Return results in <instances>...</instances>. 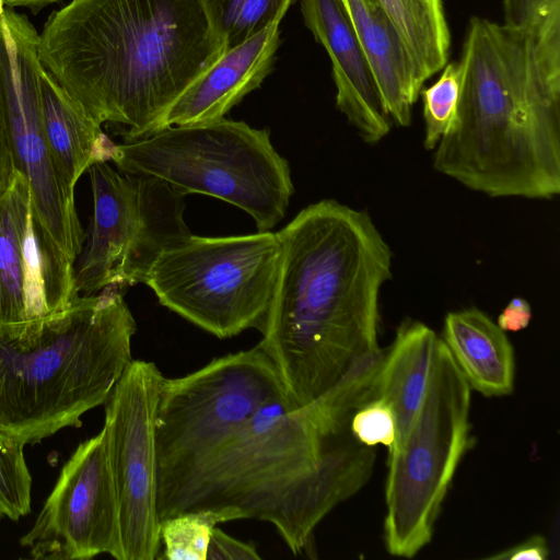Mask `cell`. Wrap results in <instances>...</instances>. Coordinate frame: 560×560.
Here are the masks:
<instances>
[{"label": "cell", "mask_w": 560, "mask_h": 560, "mask_svg": "<svg viewBox=\"0 0 560 560\" xmlns=\"http://www.w3.org/2000/svg\"><path fill=\"white\" fill-rule=\"evenodd\" d=\"M349 429L360 443L390 450L396 441L397 424L393 408L382 398L370 400L352 416Z\"/></svg>", "instance_id": "obj_26"}, {"label": "cell", "mask_w": 560, "mask_h": 560, "mask_svg": "<svg viewBox=\"0 0 560 560\" xmlns=\"http://www.w3.org/2000/svg\"><path fill=\"white\" fill-rule=\"evenodd\" d=\"M532 319V307L523 298H513L498 317L497 325L504 331L525 329Z\"/></svg>", "instance_id": "obj_29"}, {"label": "cell", "mask_w": 560, "mask_h": 560, "mask_svg": "<svg viewBox=\"0 0 560 560\" xmlns=\"http://www.w3.org/2000/svg\"><path fill=\"white\" fill-rule=\"evenodd\" d=\"M110 161L120 172L159 178L183 197L226 201L249 214L260 232L284 218L294 191L289 163L269 131L225 118L116 144Z\"/></svg>", "instance_id": "obj_6"}, {"label": "cell", "mask_w": 560, "mask_h": 560, "mask_svg": "<svg viewBox=\"0 0 560 560\" xmlns=\"http://www.w3.org/2000/svg\"><path fill=\"white\" fill-rule=\"evenodd\" d=\"M225 50L200 0H72L38 39L44 69L125 142L151 136Z\"/></svg>", "instance_id": "obj_2"}, {"label": "cell", "mask_w": 560, "mask_h": 560, "mask_svg": "<svg viewBox=\"0 0 560 560\" xmlns=\"http://www.w3.org/2000/svg\"><path fill=\"white\" fill-rule=\"evenodd\" d=\"M24 446L0 430V518L14 522L31 512L32 477Z\"/></svg>", "instance_id": "obj_25"}, {"label": "cell", "mask_w": 560, "mask_h": 560, "mask_svg": "<svg viewBox=\"0 0 560 560\" xmlns=\"http://www.w3.org/2000/svg\"><path fill=\"white\" fill-rule=\"evenodd\" d=\"M260 558L254 544L241 541L217 526L213 528L207 560H257Z\"/></svg>", "instance_id": "obj_27"}, {"label": "cell", "mask_w": 560, "mask_h": 560, "mask_svg": "<svg viewBox=\"0 0 560 560\" xmlns=\"http://www.w3.org/2000/svg\"><path fill=\"white\" fill-rule=\"evenodd\" d=\"M545 0H503L504 24L527 28L535 20Z\"/></svg>", "instance_id": "obj_28"}, {"label": "cell", "mask_w": 560, "mask_h": 560, "mask_svg": "<svg viewBox=\"0 0 560 560\" xmlns=\"http://www.w3.org/2000/svg\"><path fill=\"white\" fill-rule=\"evenodd\" d=\"M363 50L388 117L400 127L411 122V110L422 88L411 60L377 0H341Z\"/></svg>", "instance_id": "obj_17"}, {"label": "cell", "mask_w": 560, "mask_h": 560, "mask_svg": "<svg viewBox=\"0 0 560 560\" xmlns=\"http://www.w3.org/2000/svg\"><path fill=\"white\" fill-rule=\"evenodd\" d=\"M281 255L277 233L203 237L165 249L144 284L161 305L220 338L261 329Z\"/></svg>", "instance_id": "obj_7"}, {"label": "cell", "mask_w": 560, "mask_h": 560, "mask_svg": "<svg viewBox=\"0 0 560 560\" xmlns=\"http://www.w3.org/2000/svg\"><path fill=\"white\" fill-rule=\"evenodd\" d=\"M38 39L24 14L0 4V119L15 170L28 183L42 223L75 262L86 234L75 209L74 191L61 178L45 137Z\"/></svg>", "instance_id": "obj_11"}, {"label": "cell", "mask_w": 560, "mask_h": 560, "mask_svg": "<svg viewBox=\"0 0 560 560\" xmlns=\"http://www.w3.org/2000/svg\"><path fill=\"white\" fill-rule=\"evenodd\" d=\"M374 447L339 432L315 401L265 404L185 475L159 490L160 520L226 509L270 523L301 553L315 527L369 481Z\"/></svg>", "instance_id": "obj_3"}, {"label": "cell", "mask_w": 560, "mask_h": 560, "mask_svg": "<svg viewBox=\"0 0 560 560\" xmlns=\"http://www.w3.org/2000/svg\"><path fill=\"white\" fill-rule=\"evenodd\" d=\"M234 520H243L240 512L205 509L182 512L161 521L160 536L164 550L159 559L207 560L213 528Z\"/></svg>", "instance_id": "obj_23"}, {"label": "cell", "mask_w": 560, "mask_h": 560, "mask_svg": "<svg viewBox=\"0 0 560 560\" xmlns=\"http://www.w3.org/2000/svg\"><path fill=\"white\" fill-rule=\"evenodd\" d=\"M79 295L74 262L42 223L16 172L0 197V328L44 320Z\"/></svg>", "instance_id": "obj_14"}, {"label": "cell", "mask_w": 560, "mask_h": 560, "mask_svg": "<svg viewBox=\"0 0 560 560\" xmlns=\"http://www.w3.org/2000/svg\"><path fill=\"white\" fill-rule=\"evenodd\" d=\"M547 558L548 546L541 535H533L520 545L488 557L493 560H546Z\"/></svg>", "instance_id": "obj_30"}, {"label": "cell", "mask_w": 560, "mask_h": 560, "mask_svg": "<svg viewBox=\"0 0 560 560\" xmlns=\"http://www.w3.org/2000/svg\"><path fill=\"white\" fill-rule=\"evenodd\" d=\"M88 173L93 213L74 265L78 293L144 283L158 257L191 234L184 197L159 178L124 173L107 162L94 163Z\"/></svg>", "instance_id": "obj_9"}, {"label": "cell", "mask_w": 560, "mask_h": 560, "mask_svg": "<svg viewBox=\"0 0 560 560\" xmlns=\"http://www.w3.org/2000/svg\"><path fill=\"white\" fill-rule=\"evenodd\" d=\"M16 172L7 133L0 119V197L11 185Z\"/></svg>", "instance_id": "obj_31"}, {"label": "cell", "mask_w": 560, "mask_h": 560, "mask_svg": "<svg viewBox=\"0 0 560 560\" xmlns=\"http://www.w3.org/2000/svg\"><path fill=\"white\" fill-rule=\"evenodd\" d=\"M442 340L470 388L488 397L513 392V347L482 311L469 307L447 313Z\"/></svg>", "instance_id": "obj_18"}, {"label": "cell", "mask_w": 560, "mask_h": 560, "mask_svg": "<svg viewBox=\"0 0 560 560\" xmlns=\"http://www.w3.org/2000/svg\"><path fill=\"white\" fill-rule=\"evenodd\" d=\"M301 10L329 56L337 108L365 143L380 142L390 131V118L341 0H301Z\"/></svg>", "instance_id": "obj_15"}, {"label": "cell", "mask_w": 560, "mask_h": 560, "mask_svg": "<svg viewBox=\"0 0 560 560\" xmlns=\"http://www.w3.org/2000/svg\"><path fill=\"white\" fill-rule=\"evenodd\" d=\"M58 0H3L4 5L15 7H27L33 10H38L45 5L57 2Z\"/></svg>", "instance_id": "obj_32"}, {"label": "cell", "mask_w": 560, "mask_h": 560, "mask_svg": "<svg viewBox=\"0 0 560 560\" xmlns=\"http://www.w3.org/2000/svg\"><path fill=\"white\" fill-rule=\"evenodd\" d=\"M456 119L433 155L436 172L489 197L560 192V62L533 32L469 21Z\"/></svg>", "instance_id": "obj_4"}, {"label": "cell", "mask_w": 560, "mask_h": 560, "mask_svg": "<svg viewBox=\"0 0 560 560\" xmlns=\"http://www.w3.org/2000/svg\"><path fill=\"white\" fill-rule=\"evenodd\" d=\"M398 34L422 88L447 63L451 35L443 0H377Z\"/></svg>", "instance_id": "obj_21"}, {"label": "cell", "mask_w": 560, "mask_h": 560, "mask_svg": "<svg viewBox=\"0 0 560 560\" xmlns=\"http://www.w3.org/2000/svg\"><path fill=\"white\" fill-rule=\"evenodd\" d=\"M470 386L439 338L421 406L389 453L384 539L395 557L430 542L442 502L468 444Z\"/></svg>", "instance_id": "obj_8"}, {"label": "cell", "mask_w": 560, "mask_h": 560, "mask_svg": "<svg viewBox=\"0 0 560 560\" xmlns=\"http://www.w3.org/2000/svg\"><path fill=\"white\" fill-rule=\"evenodd\" d=\"M277 234L279 269L257 346L302 407L380 349V293L393 253L366 211L334 199L307 206Z\"/></svg>", "instance_id": "obj_1"}, {"label": "cell", "mask_w": 560, "mask_h": 560, "mask_svg": "<svg viewBox=\"0 0 560 560\" xmlns=\"http://www.w3.org/2000/svg\"><path fill=\"white\" fill-rule=\"evenodd\" d=\"M283 396L280 376L258 346L213 359L184 376L164 377L155 417L159 490L185 475L265 404Z\"/></svg>", "instance_id": "obj_10"}, {"label": "cell", "mask_w": 560, "mask_h": 560, "mask_svg": "<svg viewBox=\"0 0 560 560\" xmlns=\"http://www.w3.org/2000/svg\"><path fill=\"white\" fill-rule=\"evenodd\" d=\"M464 81L462 60L443 67L439 79L421 90L424 118V140L427 150H434L440 140L452 128L458 110Z\"/></svg>", "instance_id": "obj_24"}, {"label": "cell", "mask_w": 560, "mask_h": 560, "mask_svg": "<svg viewBox=\"0 0 560 560\" xmlns=\"http://www.w3.org/2000/svg\"><path fill=\"white\" fill-rule=\"evenodd\" d=\"M439 337L421 322L407 319L385 351L377 380V398L384 399L396 416L397 435L389 453L404 441L421 406Z\"/></svg>", "instance_id": "obj_20"}, {"label": "cell", "mask_w": 560, "mask_h": 560, "mask_svg": "<svg viewBox=\"0 0 560 560\" xmlns=\"http://www.w3.org/2000/svg\"><path fill=\"white\" fill-rule=\"evenodd\" d=\"M163 380L154 362L133 359L104 404L118 506L117 560H154L161 553L155 417Z\"/></svg>", "instance_id": "obj_12"}, {"label": "cell", "mask_w": 560, "mask_h": 560, "mask_svg": "<svg viewBox=\"0 0 560 560\" xmlns=\"http://www.w3.org/2000/svg\"><path fill=\"white\" fill-rule=\"evenodd\" d=\"M225 49L279 25L295 0H200Z\"/></svg>", "instance_id": "obj_22"}, {"label": "cell", "mask_w": 560, "mask_h": 560, "mask_svg": "<svg viewBox=\"0 0 560 560\" xmlns=\"http://www.w3.org/2000/svg\"><path fill=\"white\" fill-rule=\"evenodd\" d=\"M279 45V25H271L225 49L175 102L160 130L170 126L224 118L232 107L257 89L269 74Z\"/></svg>", "instance_id": "obj_16"}, {"label": "cell", "mask_w": 560, "mask_h": 560, "mask_svg": "<svg viewBox=\"0 0 560 560\" xmlns=\"http://www.w3.org/2000/svg\"><path fill=\"white\" fill-rule=\"evenodd\" d=\"M20 544L35 559H118V506L103 429L66 462Z\"/></svg>", "instance_id": "obj_13"}, {"label": "cell", "mask_w": 560, "mask_h": 560, "mask_svg": "<svg viewBox=\"0 0 560 560\" xmlns=\"http://www.w3.org/2000/svg\"><path fill=\"white\" fill-rule=\"evenodd\" d=\"M122 291L79 295L65 311L0 328V430L36 444L104 405L133 360Z\"/></svg>", "instance_id": "obj_5"}, {"label": "cell", "mask_w": 560, "mask_h": 560, "mask_svg": "<svg viewBox=\"0 0 560 560\" xmlns=\"http://www.w3.org/2000/svg\"><path fill=\"white\" fill-rule=\"evenodd\" d=\"M42 118L47 144L65 184L74 191L80 177L97 162L112 159L114 143L102 125L78 106L42 67Z\"/></svg>", "instance_id": "obj_19"}]
</instances>
